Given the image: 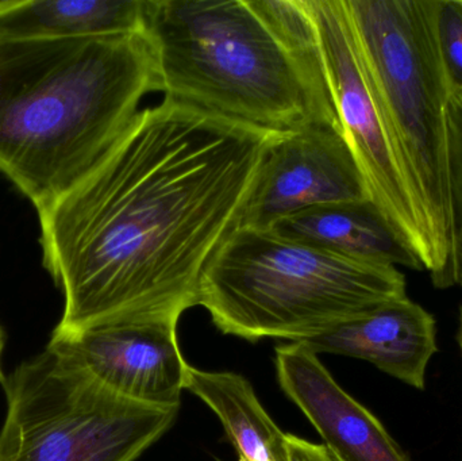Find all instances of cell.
<instances>
[{
  "label": "cell",
  "mask_w": 462,
  "mask_h": 461,
  "mask_svg": "<svg viewBox=\"0 0 462 461\" xmlns=\"http://www.w3.org/2000/svg\"><path fill=\"white\" fill-rule=\"evenodd\" d=\"M280 133L164 97L107 156L37 208L43 267L64 295L51 335L178 321L241 224Z\"/></svg>",
  "instance_id": "cell-1"
},
{
  "label": "cell",
  "mask_w": 462,
  "mask_h": 461,
  "mask_svg": "<svg viewBox=\"0 0 462 461\" xmlns=\"http://www.w3.org/2000/svg\"><path fill=\"white\" fill-rule=\"evenodd\" d=\"M151 92H162L148 30L0 40V173L35 208L83 180Z\"/></svg>",
  "instance_id": "cell-2"
},
{
  "label": "cell",
  "mask_w": 462,
  "mask_h": 461,
  "mask_svg": "<svg viewBox=\"0 0 462 461\" xmlns=\"http://www.w3.org/2000/svg\"><path fill=\"white\" fill-rule=\"evenodd\" d=\"M146 27L164 97L280 134L341 129L303 0H151Z\"/></svg>",
  "instance_id": "cell-3"
},
{
  "label": "cell",
  "mask_w": 462,
  "mask_h": 461,
  "mask_svg": "<svg viewBox=\"0 0 462 461\" xmlns=\"http://www.w3.org/2000/svg\"><path fill=\"white\" fill-rule=\"evenodd\" d=\"M356 49L411 189L437 289L450 283V88L439 0H344Z\"/></svg>",
  "instance_id": "cell-4"
},
{
  "label": "cell",
  "mask_w": 462,
  "mask_h": 461,
  "mask_svg": "<svg viewBox=\"0 0 462 461\" xmlns=\"http://www.w3.org/2000/svg\"><path fill=\"white\" fill-rule=\"evenodd\" d=\"M404 297L393 265L238 226L205 268L198 305L225 335L303 343Z\"/></svg>",
  "instance_id": "cell-5"
},
{
  "label": "cell",
  "mask_w": 462,
  "mask_h": 461,
  "mask_svg": "<svg viewBox=\"0 0 462 461\" xmlns=\"http://www.w3.org/2000/svg\"><path fill=\"white\" fill-rule=\"evenodd\" d=\"M3 387L0 461H135L179 413L119 397L49 349L21 363Z\"/></svg>",
  "instance_id": "cell-6"
},
{
  "label": "cell",
  "mask_w": 462,
  "mask_h": 461,
  "mask_svg": "<svg viewBox=\"0 0 462 461\" xmlns=\"http://www.w3.org/2000/svg\"><path fill=\"white\" fill-rule=\"evenodd\" d=\"M342 133L369 198L426 271L428 246L411 189L361 65L344 0H303Z\"/></svg>",
  "instance_id": "cell-7"
},
{
  "label": "cell",
  "mask_w": 462,
  "mask_h": 461,
  "mask_svg": "<svg viewBox=\"0 0 462 461\" xmlns=\"http://www.w3.org/2000/svg\"><path fill=\"white\" fill-rule=\"evenodd\" d=\"M365 199L368 189L344 133L315 122L274 141L239 226L269 230L306 208Z\"/></svg>",
  "instance_id": "cell-8"
},
{
  "label": "cell",
  "mask_w": 462,
  "mask_h": 461,
  "mask_svg": "<svg viewBox=\"0 0 462 461\" xmlns=\"http://www.w3.org/2000/svg\"><path fill=\"white\" fill-rule=\"evenodd\" d=\"M178 324L122 322L51 335L46 349L119 397L153 408L179 409L189 365L179 346Z\"/></svg>",
  "instance_id": "cell-9"
},
{
  "label": "cell",
  "mask_w": 462,
  "mask_h": 461,
  "mask_svg": "<svg viewBox=\"0 0 462 461\" xmlns=\"http://www.w3.org/2000/svg\"><path fill=\"white\" fill-rule=\"evenodd\" d=\"M277 381L338 461H410L382 422L300 343L276 348Z\"/></svg>",
  "instance_id": "cell-10"
},
{
  "label": "cell",
  "mask_w": 462,
  "mask_h": 461,
  "mask_svg": "<svg viewBox=\"0 0 462 461\" xmlns=\"http://www.w3.org/2000/svg\"><path fill=\"white\" fill-rule=\"evenodd\" d=\"M300 344L315 355L365 360L417 390H425L426 370L439 349L436 319L409 297L384 303Z\"/></svg>",
  "instance_id": "cell-11"
},
{
  "label": "cell",
  "mask_w": 462,
  "mask_h": 461,
  "mask_svg": "<svg viewBox=\"0 0 462 461\" xmlns=\"http://www.w3.org/2000/svg\"><path fill=\"white\" fill-rule=\"evenodd\" d=\"M269 230L288 240L344 256L425 271L371 199L306 208Z\"/></svg>",
  "instance_id": "cell-12"
},
{
  "label": "cell",
  "mask_w": 462,
  "mask_h": 461,
  "mask_svg": "<svg viewBox=\"0 0 462 461\" xmlns=\"http://www.w3.org/2000/svg\"><path fill=\"white\" fill-rule=\"evenodd\" d=\"M151 0H5L0 40H60L148 30Z\"/></svg>",
  "instance_id": "cell-13"
},
{
  "label": "cell",
  "mask_w": 462,
  "mask_h": 461,
  "mask_svg": "<svg viewBox=\"0 0 462 461\" xmlns=\"http://www.w3.org/2000/svg\"><path fill=\"white\" fill-rule=\"evenodd\" d=\"M186 390L217 414L239 460L290 461L285 444L287 435L266 413L244 376L211 373L189 365Z\"/></svg>",
  "instance_id": "cell-14"
},
{
  "label": "cell",
  "mask_w": 462,
  "mask_h": 461,
  "mask_svg": "<svg viewBox=\"0 0 462 461\" xmlns=\"http://www.w3.org/2000/svg\"><path fill=\"white\" fill-rule=\"evenodd\" d=\"M450 161V283L462 289V94L448 106Z\"/></svg>",
  "instance_id": "cell-15"
},
{
  "label": "cell",
  "mask_w": 462,
  "mask_h": 461,
  "mask_svg": "<svg viewBox=\"0 0 462 461\" xmlns=\"http://www.w3.org/2000/svg\"><path fill=\"white\" fill-rule=\"evenodd\" d=\"M437 32L450 94H462V0H439Z\"/></svg>",
  "instance_id": "cell-16"
},
{
  "label": "cell",
  "mask_w": 462,
  "mask_h": 461,
  "mask_svg": "<svg viewBox=\"0 0 462 461\" xmlns=\"http://www.w3.org/2000/svg\"><path fill=\"white\" fill-rule=\"evenodd\" d=\"M285 444L290 461H338L323 444H312L292 435H287Z\"/></svg>",
  "instance_id": "cell-17"
},
{
  "label": "cell",
  "mask_w": 462,
  "mask_h": 461,
  "mask_svg": "<svg viewBox=\"0 0 462 461\" xmlns=\"http://www.w3.org/2000/svg\"><path fill=\"white\" fill-rule=\"evenodd\" d=\"M5 348V335H3L2 327H0V379H2V355Z\"/></svg>",
  "instance_id": "cell-18"
},
{
  "label": "cell",
  "mask_w": 462,
  "mask_h": 461,
  "mask_svg": "<svg viewBox=\"0 0 462 461\" xmlns=\"http://www.w3.org/2000/svg\"><path fill=\"white\" fill-rule=\"evenodd\" d=\"M458 340H460V346L462 349V310H461L460 336H458Z\"/></svg>",
  "instance_id": "cell-19"
},
{
  "label": "cell",
  "mask_w": 462,
  "mask_h": 461,
  "mask_svg": "<svg viewBox=\"0 0 462 461\" xmlns=\"http://www.w3.org/2000/svg\"><path fill=\"white\" fill-rule=\"evenodd\" d=\"M238 461H244V460H238Z\"/></svg>",
  "instance_id": "cell-20"
}]
</instances>
